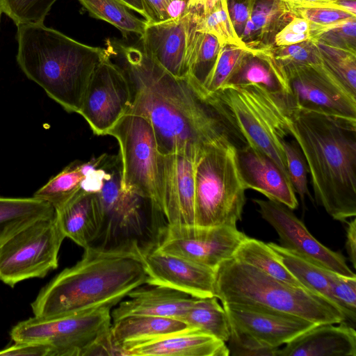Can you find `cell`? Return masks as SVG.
<instances>
[{
    "label": "cell",
    "instance_id": "obj_1",
    "mask_svg": "<svg viewBox=\"0 0 356 356\" xmlns=\"http://www.w3.org/2000/svg\"><path fill=\"white\" fill-rule=\"evenodd\" d=\"M105 50L129 81L131 102L127 113L150 123L160 154L196 158L202 147L231 139L210 95L189 76L172 75L140 47L118 40L107 39Z\"/></svg>",
    "mask_w": 356,
    "mask_h": 356
},
{
    "label": "cell",
    "instance_id": "obj_2",
    "mask_svg": "<svg viewBox=\"0 0 356 356\" xmlns=\"http://www.w3.org/2000/svg\"><path fill=\"white\" fill-rule=\"evenodd\" d=\"M289 133L308 166L316 202L334 220L356 216V120L293 108Z\"/></svg>",
    "mask_w": 356,
    "mask_h": 356
},
{
    "label": "cell",
    "instance_id": "obj_3",
    "mask_svg": "<svg viewBox=\"0 0 356 356\" xmlns=\"http://www.w3.org/2000/svg\"><path fill=\"white\" fill-rule=\"evenodd\" d=\"M142 256L126 250L84 249L81 260L65 268L31 304L34 316L77 314L118 305L135 288L146 284Z\"/></svg>",
    "mask_w": 356,
    "mask_h": 356
},
{
    "label": "cell",
    "instance_id": "obj_4",
    "mask_svg": "<svg viewBox=\"0 0 356 356\" xmlns=\"http://www.w3.org/2000/svg\"><path fill=\"white\" fill-rule=\"evenodd\" d=\"M17 26L21 70L65 111L78 113L105 48L81 43L44 24Z\"/></svg>",
    "mask_w": 356,
    "mask_h": 356
},
{
    "label": "cell",
    "instance_id": "obj_5",
    "mask_svg": "<svg viewBox=\"0 0 356 356\" xmlns=\"http://www.w3.org/2000/svg\"><path fill=\"white\" fill-rule=\"evenodd\" d=\"M214 296L238 305L291 315L314 324H339L345 316L325 298L282 282L234 257L215 271Z\"/></svg>",
    "mask_w": 356,
    "mask_h": 356
},
{
    "label": "cell",
    "instance_id": "obj_6",
    "mask_svg": "<svg viewBox=\"0 0 356 356\" xmlns=\"http://www.w3.org/2000/svg\"><path fill=\"white\" fill-rule=\"evenodd\" d=\"M209 95L227 128L269 156L289 179L283 147L290 135L289 104L257 85L226 86Z\"/></svg>",
    "mask_w": 356,
    "mask_h": 356
},
{
    "label": "cell",
    "instance_id": "obj_7",
    "mask_svg": "<svg viewBox=\"0 0 356 356\" xmlns=\"http://www.w3.org/2000/svg\"><path fill=\"white\" fill-rule=\"evenodd\" d=\"M122 167L113 156L100 189L95 192L101 213L99 233L91 245L102 250H126L141 256L157 248L168 225L165 218H147L142 206L145 198L121 188Z\"/></svg>",
    "mask_w": 356,
    "mask_h": 356
},
{
    "label": "cell",
    "instance_id": "obj_8",
    "mask_svg": "<svg viewBox=\"0 0 356 356\" xmlns=\"http://www.w3.org/2000/svg\"><path fill=\"white\" fill-rule=\"evenodd\" d=\"M245 190L231 139L202 147L195 164V226H236Z\"/></svg>",
    "mask_w": 356,
    "mask_h": 356
},
{
    "label": "cell",
    "instance_id": "obj_9",
    "mask_svg": "<svg viewBox=\"0 0 356 356\" xmlns=\"http://www.w3.org/2000/svg\"><path fill=\"white\" fill-rule=\"evenodd\" d=\"M111 309L62 316H34L11 330L14 342H37L49 345L51 356L112 355L108 335Z\"/></svg>",
    "mask_w": 356,
    "mask_h": 356
},
{
    "label": "cell",
    "instance_id": "obj_10",
    "mask_svg": "<svg viewBox=\"0 0 356 356\" xmlns=\"http://www.w3.org/2000/svg\"><path fill=\"white\" fill-rule=\"evenodd\" d=\"M230 327L229 355L277 356L286 344L316 324L259 308L223 304Z\"/></svg>",
    "mask_w": 356,
    "mask_h": 356
},
{
    "label": "cell",
    "instance_id": "obj_11",
    "mask_svg": "<svg viewBox=\"0 0 356 356\" xmlns=\"http://www.w3.org/2000/svg\"><path fill=\"white\" fill-rule=\"evenodd\" d=\"M65 238L56 215L22 229L0 246V280L14 287L22 281L45 277L58 267Z\"/></svg>",
    "mask_w": 356,
    "mask_h": 356
},
{
    "label": "cell",
    "instance_id": "obj_12",
    "mask_svg": "<svg viewBox=\"0 0 356 356\" xmlns=\"http://www.w3.org/2000/svg\"><path fill=\"white\" fill-rule=\"evenodd\" d=\"M106 135L114 137L120 146L122 189L150 200L161 211L157 187L159 152L150 123L141 115L127 113Z\"/></svg>",
    "mask_w": 356,
    "mask_h": 356
},
{
    "label": "cell",
    "instance_id": "obj_13",
    "mask_svg": "<svg viewBox=\"0 0 356 356\" xmlns=\"http://www.w3.org/2000/svg\"><path fill=\"white\" fill-rule=\"evenodd\" d=\"M280 67L287 82L291 109L302 108L356 120V96L322 65Z\"/></svg>",
    "mask_w": 356,
    "mask_h": 356
},
{
    "label": "cell",
    "instance_id": "obj_14",
    "mask_svg": "<svg viewBox=\"0 0 356 356\" xmlns=\"http://www.w3.org/2000/svg\"><path fill=\"white\" fill-rule=\"evenodd\" d=\"M131 102L129 81L106 52L90 78L78 114L86 120L95 134L106 135L127 113Z\"/></svg>",
    "mask_w": 356,
    "mask_h": 356
},
{
    "label": "cell",
    "instance_id": "obj_15",
    "mask_svg": "<svg viewBox=\"0 0 356 356\" xmlns=\"http://www.w3.org/2000/svg\"><path fill=\"white\" fill-rule=\"evenodd\" d=\"M246 236L232 225L167 227L156 248L216 270L223 261L233 257Z\"/></svg>",
    "mask_w": 356,
    "mask_h": 356
},
{
    "label": "cell",
    "instance_id": "obj_16",
    "mask_svg": "<svg viewBox=\"0 0 356 356\" xmlns=\"http://www.w3.org/2000/svg\"><path fill=\"white\" fill-rule=\"evenodd\" d=\"M262 218L277 233L282 246L322 268L346 277H356L339 252L321 243L286 205L270 200L256 199Z\"/></svg>",
    "mask_w": 356,
    "mask_h": 356
},
{
    "label": "cell",
    "instance_id": "obj_17",
    "mask_svg": "<svg viewBox=\"0 0 356 356\" xmlns=\"http://www.w3.org/2000/svg\"><path fill=\"white\" fill-rule=\"evenodd\" d=\"M197 28L198 15L186 10L175 19L147 24L140 37V48L172 75L187 77Z\"/></svg>",
    "mask_w": 356,
    "mask_h": 356
},
{
    "label": "cell",
    "instance_id": "obj_18",
    "mask_svg": "<svg viewBox=\"0 0 356 356\" xmlns=\"http://www.w3.org/2000/svg\"><path fill=\"white\" fill-rule=\"evenodd\" d=\"M195 159L181 154L159 153L158 195L168 227L195 226Z\"/></svg>",
    "mask_w": 356,
    "mask_h": 356
},
{
    "label": "cell",
    "instance_id": "obj_19",
    "mask_svg": "<svg viewBox=\"0 0 356 356\" xmlns=\"http://www.w3.org/2000/svg\"><path fill=\"white\" fill-rule=\"evenodd\" d=\"M142 257L146 284L174 289L196 298L214 296L216 270L156 248Z\"/></svg>",
    "mask_w": 356,
    "mask_h": 356
},
{
    "label": "cell",
    "instance_id": "obj_20",
    "mask_svg": "<svg viewBox=\"0 0 356 356\" xmlns=\"http://www.w3.org/2000/svg\"><path fill=\"white\" fill-rule=\"evenodd\" d=\"M236 160L246 189L255 190L268 200L280 202L291 210L298 207L290 180L269 156L246 143L236 148Z\"/></svg>",
    "mask_w": 356,
    "mask_h": 356
},
{
    "label": "cell",
    "instance_id": "obj_21",
    "mask_svg": "<svg viewBox=\"0 0 356 356\" xmlns=\"http://www.w3.org/2000/svg\"><path fill=\"white\" fill-rule=\"evenodd\" d=\"M129 299L120 301L111 312L113 321L131 315H147L181 320L195 298L182 291L159 285L142 286L131 291Z\"/></svg>",
    "mask_w": 356,
    "mask_h": 356
},
{
    "label": "cell",
    "instance_id": "obj_22",
    "mask_svg": "<svg viewBox=\"0 0 356 356\" xmlns=\"http://www.w3.org/2000/svg\"><path fill=\"white\" fill-rule=\"evenodd\" d=\"M316 325L279 348L277 356H356V332L343 321Z\"/></svg>",
    "mask_w": 356,
    "mask_h": 356
},
{
    "label": "cell",
    "instance_id": "obj_23",
    "mask_svg": "<svg viewBox=\"0 0 356 356\" xmlns=\"http://www.w3.org/2000/svg\"><path fill=\"white\" fill-rule=\"evenodd\" d=\"M125 356H228L226 342L188 327L133 346Z\"/></svg>",
    "mask_w": 356,
    "mask_h": 356
},
{
    "label": "cell",
    "instance_id": "obj_24",
    "mask_svg": "<svg viewBox=\"0 0 356 356\" xmlns=\"http://www.w3.org/2000/svg\"><path fill=\"white\" fill-rule=\"evenodd\" d=\"M296 16L284 0H251L250 12L241 39L251 51H264L274 45L276 35Z\"/></svg>",
    "mask_w": 356,
    "mask_h": 356
},
{
    "label": "cell",
    "instance_id": "obj_25",
    "mask_svg": "<svg viewBox=\"0 0 356 356\" xmlns=\"http://www.w3.org/2000/svg\"><path fill=\"white\" fill-rule=\"evenodd\" d=\"M188 327L177 318L131 315L113 321L108 339L113 355H124L133 346Z\"/></svg>",
    "mask_w": 356,
    "mask_h": 356
},
{
    "label": "cell",
    "instance_id": "obj_26",
    "mask_svg": "<svg viewBox=\"0 0 356 356\" xmlns=\"http://www.w3.org/2000/svg\"><path fill=\"white\" fill-rule=\"evenodd\" d=\"M56 220L65 237L83 249L90 247L102 224L95 193L81 188L62 209L56 211Z\"/></svg>",
    "mask_w": 356,
    "mask_h": 356
},
{
    "label": "cell",
    "instance_id": "obj_27",
    "mask_svg": "<svg viewBox=\"0 0 356 356\" xmlns=\"http://www.w3.org/2000/svg\"><path fill=\"white\" fill-rule=\"evenodd\" d=\"M250 85L263 87L285 99L291 108L289 90L282 69L272 56L264 51L245 49L223 87Z\"/></svg>",
    "mask_w": 356,
    "mask_h": 356
},
{
    "label": "cell",
    "instance_id": "obj_28",
    "mask_svg": "<svg viewBox=\"0 0 356 356\" xmlns=\"http://www.w3.org/2000/svg\"><path fill=\"white\" fill-rule=\"evenodd\" d=\"M55 215L49 204L34 197L0 196V246L33 222Z\"/></svg>",
    "mask_w": 356,
    "mask_h": 356
},
{
    "label": "cell",
    "instance_id": "obj_29",
    "mask_svg": "<svg viewBox=\"0 0 356 356\" xmlns=\"http://www.w3.org/2000/svg\"><path fill=\"white\" fill-rule=\"evenodd\" d=\"M268 244L284 266L306 288L325 298L341 312L331 291L330 274L332 271L314 264L282 245L272 242Z\"/></svg>",
    "mask_w": 356,
    "mask_h": 356
},
{
    "label": "cell",
    "instance_id": "obj_30",
    "mask_svg": "<svg viewBox=\"0 0 356 356\" xmlns=\"http://www.w3.org/2000/svg\"><path fill=\"white\" fill-rule=\"evenodd\" d=\"M90 165L91 160L70 163L37 190L33 197L49 204L55 211L60 210L81 189Z\"/></svg>",
    "mask_w": 356,
    "mask_h": 356
},
{
    "label": "cell",
    "instance_id": "obj_31",
    "mask_svg": "<svg viewBox=\"0 0 356 356\" xmlns=\"http://www.w3.org/2000/svg\"><path fill=\"white\" fill-rule=\"evenodd\" d=\"M233 257L282 282L307 289L284 266L268 244L261 241L246 236Z\"/></svg>",
    "mask_w": 356,
    "mask_h": 356
},
{
    "label": "cell",
    "instance_id": "obj_32",
    "mask_svg": "<svg viewBox=\"0 0 356 356\" xmlns=\"http://www.w3.org/2000/svg\"><path fill=\"white\" fill-rule=\"evenodd\" d=\"M187 325L225 342L230 336L226 312L216 297L195 298L181 318Z\"/></svg>",
    "mask_w": 356,
    "mask_h": 356
},
{
    "label": "cell",
    "instance_id": "obj_33",
    "mask_svg": "<svg viewBox=\"0 0 356 356\" xmlns=\"http://www.w3.org/2000/svg\"><path fill=\"white\" fill-rule=\"evenodd\" d=\"M89 14L119 29L123 35L135 34L141 37L147 25L145 19L133 15L118 0H79Z\"/></svg>",
    "mask_w": 356,
    "mask_h": 356
},
{
    "label": "cell",
    "instance_id": "obj_34",
    "mask_svg": "<svg viewBox=\"0 0 356 356\" xmlns=\"http://www.w3.org/2000/svg\"><path fill=\"white\" fill-rule=\"evenodd\" d=\"M222 45L213 35L198 32L188 65V76L202 88L218 60Z\"/></svg>",
    "mask_w": 356,
    "mask_h": 356
},
{
    "label": "cell",
    "instance_id": "obj_35",
    "mask_svg": "<svg viewBox=\"0 0 356 356\" xmlns=\"http://www.w3.org/2000/svg\"><path fill=\"white\" fill-rule=\"evenodd\" d=\"M316 43L323 67L356 96V54Z\"/></svg>",
    "mask_w": 356,
    "mask_h": 356
},
{
    "label": "cell",
    "instance_id": "obj_36",
    "mask_svg": "<svg viewBox=\"0 0 356 356\" xmlns=\"http://www.w3.org/2000/svg\"><path fill=\"white\" fill-rule=\"evenodd\" d=\"M57 0H0V9L16 26L44 24V20Z\"/></svg>",
    "mask_w": 356,
    "mask_h": 356
},
{
    "label": "cell",
    "instance_id": "obj_37",
    "mask_svg": "<svg viewBox=\"0 0 356 356\" xmlns=\"http://www.w3.org/2000/svg\"><path fill=\"white\" fill-rule=\"evenodd\" d=\"M264 51L272 56L280 65H322L314 40L287 45H273Z\"/></svg>",
    "mask_w": 356,
    "mask_h": 356
},
{
    "label": "cell",
    "instance_id": "obj_38",
    "mask_svg": "<svg viewBox=\"0 0 356 356\" xmlns=\"http://www.w3.org/2000/svg\"><path fill=\"white\" fill-rule=\"evenodd\" d=\"M197 31L214 35L222 46L234 44L243 47L232 29L225 0H220L211 11L204 16H198Z\"/></svg>",
    "mask_w": 356,
    "mask_h": 356
},
{
    "label": "cell",
    "instance_id": "obj_39",
    "mask_svg": "<svg viewBox=\"0 0 356 356\" xmlns=\"http://www.w3.org/2000/svg\"><path fill=\"white\" fill-rule=\"evenodd\" d=\"M245 49L234 44H225L222 46L216 65L202 86L205 93L213 94L225 86Z\"/></svg>",
    "mask_w": 356,
    "mask_h": 356
},
{
    "label": "cell",
    "instance_id": "obj_40",
    "mask_svg": "<svg viewBox=\"0 0 356 356\" xmlns=\"http://www.w3.org/2000/svg\"><path fill=\"white\" fill-rule=\"evenodd\" d=\"M296 17L304 18L316 25L330 27L356 18L355 15L328 4H290Z\"/></svg>",
    "mask_w": 356,
    "mask_h": 356
},
{
    "label": "cell",
    "instance_id": "obj_41",
    "mask_svg": "<svg viewBox=\"0 0 356 356\" xmlns=\"http://www.w3.org/2000/svg\"><path fill=\"white\" fill-rule=\"evenodd\" d=\"M286 168L290 181L301 199L308 194L307 173L309 169L305 159L296 141L283 142Z\"/></svg>",
    "mask_w": 356,
    "mask_h": 356
},
{
    "label": "cell",
    "instance_id": "obj_42",
    "mask_svg": "<svg viewBox=\"0 0 356 356\" xmlns=\"http://www.w3.org/2000/svg\"><path fill=\"white\" fill-rule=\"evenodd\" d=\"M332 294L347 320L355 322L356 277H346L334 272L330 274Z\"/></svg>",
    "mask_w": 356,
    "mask_h": 356
},
{
    "label": "cell",
    "instance_id": "obj_43",
    "mask_svg": "<svg viewBox=\"0 0 356 356\" xmlns=\"http://www.w3.org/2000/svg\"><path fill=\"white\" fill-rule=\"evenodd\" d=\"M327 28L329 27L316 25L304 18L295 17L276 35L274 45H287L309 40H315Z\"/></svg>",
    "mask_w": 356,
    "mask_h": 356
},
{
    "label": "cell",
    "instance_id": "obj_44",
    "mask_svg": "<svg viewBox=\"0 0 356 356\" xmlns=\"http://www.w3.org/2000/svg\"><path fill=\"white\" fill-rule=\"evenodd\" d=\"M315 41L356 54V18L327 28Z\"/></svg>",
    "mask_w": 356,
    "mask_h": 356
},
{
    "label": "cell",
    "instance_id": "obj_45",
    "mask_svg": "<svg viewBox=\"0 0 356 356\" xmlns=\"http://www.w3.org/2000/svg\"><path fill=\"white\" fill-rule=\"evenodd\" d=\"M147 24L175 19L186 10L187 0H142Z\"/></svg>",
    "mask_w": 356,
    "mask_h": 356
},
{
    "label": "cell",
    "instance_id": "obj_46",
    "mask_svg": "<svg viewBox=\"0 0 356 356\" xmlns=\"http://www.w3.org/2000/svg\"><path fill=\"white\" fill-rule=\"evenodd\" d=\"M225 4L232 29L241 42L249 19L251 0H225Z\"/></svg>",
    "mask_w": 356,
    "mask_h": 356
},
{
    "label": "cell",
    "instance_id": "obj_47",
    "mask_svg": "<svg viewBox=\"0 0 356 356\" xmlns=\"http://www.w3.org/2000/svg\"><path fill=\"white\" fill-rule=\"evenodd\" d=\"M52 348L46 343L15 342L0 350V356H51Z\"/></svg>",
    "mask_w": 356,
    "mask_h": 356
},
{
    "label": "cell",
    "instance_id": "obj_48",
    "mask_svg": "<svg viewBox=\"0 0 356 356\" xmlns=\"http://www.w3.org/2000/svg\"><path fill=\"white\" fill-rule=\"evenodd\" d=\"M346 249L349 259L354 268H356V218L348 223L346 229Z\"/></svg>",
    "mask_w": 356,
    "mask_h": 356
},
{
    "label": "cell",
    "instance_id": "obj_49",
    "mask_svg": "<svg viewBox=\"0 0 356 356\" xmlns=\"http://www.w3.org/2000/svg\"><path fill=\"white\" fill-rule=\"evenodd\" d=\"M220 0H187L186 10L191 11L199 17L204 16L211 11Z\"/></svg>",
    "mask_w": 356,
    "mask_h": 356
},
{
    "label": "cell",
    "instance_id": "obj_50",
    "mask_svg": "<svg viewBox=\"0 0 356 356\" xmlns=\"http://www.w3.org/2000/svg\"><path fill=\"white\" fill-rule=\"evenodd\" d=\"M328 5L356 16V0H332Z\"/></svg>",
    "mask_w": 356,
    "mask_h": 356
},
{
    "label": "cell",
    "instance_id": "obj_51",
    "mask_svg": "<svg viewBox=\"0 0 356 356\" xmlns=\"http://www.w3.org/2000/svg\"><path fill=\"white\" fill-rule=\"evenodd\" d=\"M121 3H122L125 6H127L130 10H133L140 15H141L144 18L145 16L143 3L142 0H118Z\"/></svg>",
    "mask_w": 356,
    "mask_h": 356
},
{
    "label": "cell",
    "instance_id": "obj_52",
    "mask_svg": "<svg viewBox=\"0 0 356 356\" xmlns=\"http://www.w3.org/2000/svg\"><path fill=\"white\" fill-rule=\"evenodd\" d=\"M290 4H305L309 3L307 0H284Z\"/></svg>",
    "mask_w": 356,
    "mask_h": 356
},
{
    "label": "cell",
    "instance_id": "obj_53",
    "mask_svg": "<svg viewBox=\"0 0 356 356\" xmlns=\"http://www.w3.org/2000/svg\"><path fill=\"white\" fill-rule=\"evenodd\" d=\"M332 0H307L309 3L316 4H328Z\"/></svg>",
    "mask_w": 356,
    "mask_h": 356
},
{
    "label": "cell",
    "instance_id": "obj_54",
    "mask_svg": "<svg viewBox=\"0 0 356 356\" xmlns=\"http://www.w3.org/2000/svg\"><path fill=\"white\" fill-rule=\"evenodd\" d=\"M1 13H2V12H1V9H0V17H1Z\"/></svg>",
    "mask_w": 356,
    "mask_h": 356
}]
</instances>
